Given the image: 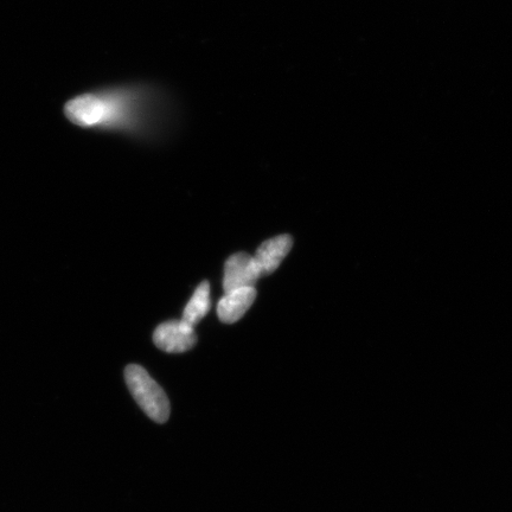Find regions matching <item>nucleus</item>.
<instances>
[{
  "instance_id": "obj_1",
  "label": "nucleus",
  "mask_w": 512,
  "mask_h": 512,
  "mask_svg": "<svg viewBox=\"0 0 512 512\" xmlns=\"http://www.w3.org/2000/svg\"><path fill=\"white\" fill-rule=\"evenodd\" d=\"M175 105L162 87L134 82L76 96L67 102L64 113L83 128L134 134L163 123Z\"/></svg>"
},
{
  "instance_id": "obj_2",
  "label": "nucleus",
  "mask_w": 512,
  "mask_h": 512,
  "mask_svg": "<svg viewBox=\"0 0 512 512\" xmlns=\"http://www.w3.org/2000/svg\"><path fill=\"white\" fill-rule=\"evenodd\" d=\"M125 379L133 399L150 419L158 424L168 421L170 415L168 396L143 367L131 364L125 370Z\"/></svg>"
},
{
  "instance_id": "obj_3",
  "label": "nucleus",
  "mask_w": 512,
  "mask_h": 512,
  "mask_svg": "<svg viewBox=\"0 0 512 512\" xmlns=\"http://www.w3.org/2000/svg\"><path fill=\"white\" fill-rule=\"evenodd\" d=\"M157 348L169 354H181L194 348L197 342L194 326L183 320H171L160 324L153 335Z\"/></svg>"
},
{
  "instance_id": "obj_4",
  "label": "nucleus",
  "mask_w": 512,
  "mask_h": 512,
  "mask_svg": "<svg viewBox=\"0 0 512 512\" xmlns=\"http://www.w3.org/2000/svg\"><path fill=\"white\" fill-rule=\"evenodd\" d=\"M262 277L254 256L238 253L230 256L224 265V293L243 287H254Z\"/></svg>"
},
{
  "instance_id": "obj_5",
  "label": "nucleus",
  "mask_w": 512,
  "mask_h": 512,
  "mask_svg": "<svg viewBox=\"0 0 512 512\" xmlns=\"http://www.w3.org/2000/svg\"><path fill=\"white\" fill-rule=\"evenodd\" d=\"M256 299L255 287H243L230 291L221 298L217 304V316L222 323L233 324L238 322Z\"/></svg>"
},
{
  "instance_id": "obj_6",
  "label": "nucleus",
  "mask_w": 512,
  "mask_h": 512,
  "mask_svg": "<svg viewBox=\"0 0 512 512\" xmlns=\"http://www.w3.org/2000/svg\"><path fill=\"white\" fill-rule=\"evenodd\" d=\"M292 246L293 240L290 235H280L262 243L254 255L262 277L278 270L281 262L290 253Z\"/></svg>"
},
{
  "instance_id": "obj_7",
  "label": "nucleus",
  "mask_w": 512,
  "mask_h": 512,
  "mask_svg": "<svg viewBox=\"0 0 512 512\" xmlns=\"http://www.w3.org/2000/svg\"><path fill=\"white\" fill-rule=\"evenodd\" d=\"M209 310L210 284L208 281H203V283L196 288L194 296H192L188 305L185 306L182 320L195 328V325L200 323L201 320L207 316Z\"/></svg>"
}]
</instances>
